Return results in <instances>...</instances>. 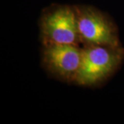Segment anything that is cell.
I'll use <instances>...</instances> for the list:
<instances>
[{
    "mask_svg": "<svg viewBox=\"0 0 124 124\" xmlns=\"http://www.w3.org/2000/svg\"><path fill=\"white\" fill-rule=\"evenodd\" d=\"M42 46L41 62L45 70L62 81L75 84L81 63V47L68 44Z\"/></svg>",
    "mask_w": 124,
    "mask_h": 124,
    "instance_id": "4",
    "label": "cell"
},
{
    "mask_svg": "<svg viewBox=\"0 0 124 124\" xmlns=\"http://www.w3.org/2000/svg\"><path fill=\"white\" fill-rule=\"evenodd\" d=\"M81 63L75 84L94 87L101 84L119 69L124 60L122 46L82 45Z\"/></svg>",
    "mask_w": 124,
    "mask_h": 124,
    "instance_id": "1",
    "label": "cell"
},
{
    "mask_svg": "<svg viewBox=\"0 0 124 124\" xmlns=\"http://www.w3.org/2000/svg\"><path fill=\"white\" fill-rule=\"evenodd\" d=\"M81 45L122 46L119 31L112 19L97 8L75 5Z\"/></svg>",
    "mask_w": 124,
    "mask_h": 124,
    "instance_id": "3",
    "label": "cell"
},
{
    "mask_svg": "<svg viewBox=\"0 0 124 124\" xmlns=\"http://www.w3.org/2000/svg\"><path fill=\"white\" fill-rule=\"evenodd\" d=\"M39 24L42 45H81L75 5L50 6L42 11Z\"/></svg>",
    "mask_w": 124,
    "mask_h": 124,
    "instance_id": "2",
    "label": "cell"
}]
</instances>
